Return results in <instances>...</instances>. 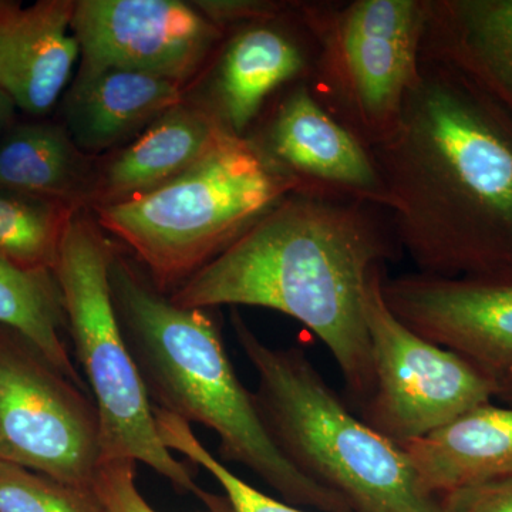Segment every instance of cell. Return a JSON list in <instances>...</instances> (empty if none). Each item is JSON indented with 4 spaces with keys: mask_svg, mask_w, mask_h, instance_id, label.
<instances>
[{
    "mask_svg": "<svg viewBox=\"0 0 512 512\" xmlns=\"http://www.w3.org/2000/svg\"><path fill=\"white\" fill-rule=\"evenodd\" d=\"M372 150L417 272H512V119L483 90L421 59L396 127Z\"/></svg>",
    "mask_w": 512,
    "mask_h": 512,
    "instance_id": "1",
    "label": "cell"
},
{
    "mask_svg": "<svg viewBox=\"0 0 512 512\" xmlns=\"http://www.w3.org/2000/svg\"><path fill=\"white\" fill-rule=\"evenodd\" d=\"M402 255L382 208L295 192L168 298L181 308L258 306L298 320L332 353L362 409L375 389L367 282Z\"/></svg>",
    "mask_w": 512,
    "mask_h": 512,
    "instance_id": "2",
    "label": "cell"
},
{
    "mask_svg": "<svg viewBox=\"0 0 512 512\" xmlns=\"http://www.w3.org/2000/svg\"><path fill=\"white\" fill-rule=\"evenodd\" d=\"M110 289L121 332L151 403L220 437L224 460L256 474L291 505L352 512L335 491L296 470L269 437L204 308H181L117 252Z\"/></svg>",
    "mask_w": 512,
    "mask_h": 512,
    "instance_id": "3",
    "label": "cell"
},
{
    "mask_svg": "<svg viewBox=\"0 0 512 512\" xmlns=\"http://www.w3.org/2000/svg\"><path fill=\"white\" fill-rule=\"evenodd\" d=\"M239 348L255 370L254 399L269 437L296 470L352 512H446L421 487L399 444L357 419L301 348H272L238 312Z\"/></svg>",
    "mask_w": 512,
    "mask_h": 512,
    "instance_id": "4",
    "label": "cell"
},
{
    "mask_svg": "<svg viewBox=\"0 0 512 512\" xmlns=\"http://www.w3.org/2000/svg\"><path fill=\"white\" fill-rule=\"evenodd\" d=\"M295 192L298 184L251 138L228 133L170 183L93 212L161 292H174Z\"/></svg>",
    "mask_w": 512,
    "mask_h": 512,
    "instance_id": "5",
    "label": "cell"
},
{
    "mask_svg": "<svg viewBox=\"0 0 512 512\" xmlns=\"http://www.w3.org/2000/svg\"><path fill=\"white\" fill-rule=\"evenodd\" d=\"M117 251L96 220L77 211L67 225L53 274L62 293L77 362L90 384L100 420L101 463L131 460L153 468L175 490L192 494L212 512L221 498L195 483L187 464L158 434L154 407L126 339L110 289Z\"/></svg>",
    "mask_w": 512,
    "mask_h": 512,
    "instance_id": "6",
    "label": "cell"
},
{
    "mask_svg": "<svg viewBox=\"0 0 512 512\" xmlns=\"http://www.w3.org/2000/svg\"><path fill=\"white\" fill-rule=\"evenodd\" d=\"M318 40L309 86L373 148L389 137L419 79L429 0L306 2Z\"/></svg>",
    "mask_w": 512,
    "mask_h": 512,
    "instance_id": "7",
    "label": "cell"
},
{
    "mask_svg": "<svg viewBox=\"0 0 512 512\" xmlns=\"http://www.w3.org/2000/svg\"><path fill=\"white\" fill-rule=\"evenodd\" d=\"M384 269L370 275L365 315L375 389L362 420L394 443L426 436L490 403L497 382L457 353L424 339L387 308Z\"/></svg>",
    "mask_w": 512,
    "mask_h": 512,
    "instance_id": "8",
    "label": "cell"
},
{
    "mask_svg": "<svg viewBox=\"0 0 512 512\" xmlns=\"http://www.w3.org/2000/svg\"><path fill=\"white\" fill-rule=\"evenodd\" d=\"M0 461L93 488L101 464L94 400L0 325Z\"/></svg>",
    "mask_w": 512,
    "mask_h": 512,
    "instance_id": "9",
    "label": "cell"
},
{
    "mask_svg": "<svg viewBox=\"0 0 512 512\" xmlns=\"http://www.w3.org/2000/svg\"><path fill=\"white\" fill-rule=\"evenodd\" d=\"M72 30L86 69L151 74L183 86L224 30L180 0H79Z\"/></svg>",
    "mask_w": 512,
    "mask_h": 512,
    "instance_id": "10",
    "label": "cell"
},
{
    "mask_svg": "<svg viewBox=\"0 0 512 512\" xmlns=\"http://www.w3.org/2000/svg\"><path fill=\"white\" fill-rule=\"evenodd\" d=\"M387 308L407 328L497 380L512 376V272L404 274L382 281Z\"/></svg>",
    "mask_w": 512,
    "mask_h": 512,
    "instance_id": "11",
    "label": "cell"
},
{
    "mask_svg": "<svg viewBox=\"0 0 512 512\" xmlns=\"http://www.w3.org/2000/svg\"><path fill=\"white\" fill-rule=\"evenodd\" d=\"M247 137L298 184L299 192L386 211V187L372 148L330 113L308 82L286 87L264 131Z\"/></svg>",
    "mask_w": 512,
    "mask_h": 512,
    "instance_id": "12",
    "label": "cell"
},
{
    "mask_svg": "<svg viewBox=\"0 0 512 512\" xmlns=\"http://www.w3.org/2000/svg\"><path fill=\"white\" fill-rule=\"evenodd\" d=\"M305 6L306 2L292 3L275 18L238 26L229 39L210 106L229 133L247 137L274 94L311 79L318 40Z\"/></svg>",
    "mask_w": 512,
    "mask_h": 512,
    "instance_id": "13",
    "label": "cell"
},
{
    "mask_svg": "<svg viewBox=\"0 0 512 512\" xmlns=\"http://www.w3.org/2000/svg\"><path fill=\"white\" fill-rule=\"evenodd\" d=\"M74 8V0H0V89L16 109L45 116L62 96L80 56Z\"/></svg>",
    "mask_w": 512,
    "mask_h": 512,
    "instance_id": "14",
    "label": "cell"
},
{
    "mask_svg": "<svg viewBox=\"0 0 512 512\" xmlns=\"http://www.w3.org/2000/svg\"><path fill=\"white\" fill-rule=\"evenodd\" d=\"M421 59L460 73L512 119V0H429Z\"/></svg>",
    "mask_w": 512,
    "mask_h": 512,
    "instance_id": "15",
    "label": "cell"
},
{
    "mask_svg": "<svg viewBox=\"0 0 512 512\" xmlns=\"http://www.w3.org/2000/svg\"><path fill=\"white\" fill-rule=\"evenodd\" d=\"M228 133L210 106L177 104L97 173L87 204L104 207L163 187L200 163Z\"/></svg>",
    "mask_w": 512,
    "mask_h": 512,
    "instance_id": "16",
    "label": "cell"
},
{
    "mask_svg": "<svg viewBox=\"0 0 512 512\" xmlns=\"http://www.w3.org/2000/svg\"><path fill=\"white\" fill-rule=\"evenodd\" d=\"M180 84L119 69H80L64 99L66 130L80 150H109L137 138L183 103Z\"/></svg>",
    "mask_w": 512,
    "mask_h": 512,
    "instance_id": "17",
    "label": "cell"
},
{
    "mask_svg": "<svg viewBox=\"0 0 512 512\" xmlns=\"http://www.w3.org/2000/svg\"><path fill=\"white\" fill-rule=\"evenodd\" d=\"M427 493L444 495L512 476V407L481 404L400 443Z\"/></svg>",
    "mask_w": 512,
    "mask_h": 512,
    "instance_id": "18",
    "label": "cell"
},
{
    "mask_svg": "<svg viewBox=\"0 0 512 512\" xmlns=\"http://www.w3.org/2000/svg\"><path fill=\"white\" fill-rule=\"evenodd\" d=\"M96 175L92 158L57 124H19L0 140V187L82 208Z\"/></svg>",
    "mask_w": 512,
    "mask_h": 512,
    "instance_id": "19",
    "label": "cell"
},
{
    "mask_svg": "<svg viewBox=\"0 0 512 512\" xmlns=\"http://www.w3.org/2000/svg\"><path fill=\"white\" fill-rule=\"evenodd\" d=\"M0 325L28 340L47 362L82 387L63 339L67 329L62 293L50 271H32L0 256Z\"/></svg>",
    "mask_w": 512,
    "mask_h": 512,
    "instance_id": "20",
    "label": "cell"
},
{
    "mask_svg": "<svg viewBox=\"0 0 512 512\" xmlns=\"http://www.w3.org/2000/svg\"><path fill=\"white\" fill-rule=\"evenodd\" d=\"M79 210L66 202L0 187V256L20 268L53 272L64 232Z\"/></svg>",
    "mask_w": 512,
    "mask_h": 512,
    "instance_id": "21",
    "label": "cell"
},
{
    "mask_svg": "<svg viewBox=\"0 0 512 512\" xmlns=\"http://www.w3.org/2000/svg\"><path fill=\"white\" fill-rule=\"evenodd\" d=\"M0 512H107L93 488L0 461Z\"/></svg>",
    "mask_w": 512,
    "mask_h": 512,
    "instance_id": "22",
    "label": "cell"
},
{
    "mask_svg": "<svg viewBox=\"0 0 512 512\" xmlns=\"http://www.w3.org/2000/svg\"><path fill=\"white\" fill-rule=\"evenodd\" d=\"M154 417L164 446L170 451L183 454L194 466L204 467L224 488L231 512H306L259 493L254 487L235 476L202 446L187 421L158 407H154Z\"/></svg>",
    "mask_w": 512,
    "mask_h": 512,
    "instance_id": "23",
    "label": "cell"
},
{
    "mask_svg": "<svg viewBox=\"0 0 512 512\" xmlns=\"http://www.w3.org/2000/svg\"><path fill=\"white\" fill-rule=\"evenodd\" d=\"M131 460L103 461L94 477L93 490L107 512H157L141 495Z\"/></svg>",
    "mask_w": 512,
    "mask_h": 512,
    "instance_id": "24",
    "label": "cell"
},
{
    "mask_svg": "<svg viewBox=\"0 0 512 512\" xmlns=\"http://www.w3.org/2000/svg\"><path fill=\"white\" fill-rule=\"evenodd\" d=\"M192 5L200 10L205 18L224 30L275 18L291 8L292 3L265 0H204L194 2Z\"/></svg>",
    "mask_w": 512,
    "mask_h": 512,
    "instance_id": "25",
    "label": "cell"
},
{
    "mask_svg": "<svg viewBox=\"0 0 512 512\" xmlns=\"http://www.w3.org/2000/svg\"><path fill=\"white\" fill-rule=\"evenodd\" d=\"M446 512H512V476L441 495Z\"/></svg>",
    "mask_w": 512,
    "mask_h": 512,
    "instance_id": "26",
    "label": "cell"
},
{
    "mask_svg": "<svg viewBox=\"0 0 512 512\" xmlns=\"http://www.w3.org/2000/svg\"><path fill=\"white\" fill-rule=\"evenodd\" d=\"M16 106L12 99L0 89V134L8 131L15 119Z\"/></svg>",
    "mask_w": 512,
    "mask_h": 512,
    "instance_id": "27",
    "label": "cell"
},
{
    "mask_svg": "<svg viewBox=\"0 0 512 512\" xmlns=\"http://www.w3.org/2000/svg\"><path fill=\"white\" fill-rule=\"evenodd\" d=\"M494 399L500 400L504 406L512 407V376L497 380V393Z\"/></svg>",
    "mask_w": 512,
    "mask_h": 512,
    "instance_id": "28",
    "label": "cell"
}]
</instances>
